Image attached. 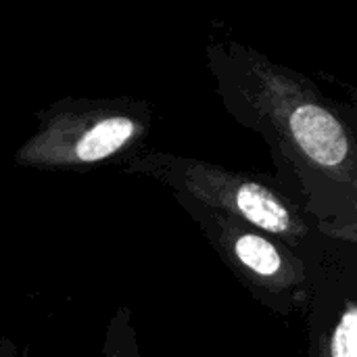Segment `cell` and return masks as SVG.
I'll return each instance as SVG.
<instances>
[{
	"label": "cell",
	"mask_w": 357,
	"mask_h": 357,
	"mask_svg": "<svg viewBox=\"0 0 357 357\" xmlns=\"http://www.w3.org/2000/svg\"><path fill=\"white\" fill-rule=\"evenodd\" d=\"M305 320V357H357V245H324L314 261Z\"/></svg>",
	"instance_id": "5b68a950"
},
{
	"label": "cell",
	"mask_w": 357,
	"mask_h": 357,
	"mask_svg": "<svg viewBox=\"0 0 357 357\" xmlns=\"http://www.w3.org/2000/svg\"><path fill=\"white\" fill-rule=\"evenodd\" d=\"M0 357H31L27 345L15 343L10 337H0Z\"/></svg>",
	"instance_id": "52a82bcc"
},
{
	"label": "cell",
	"mask_w": 357,
	"mask_h": 357,
	"mask_svg": "<svg viewBox=\"0 0 357 357\" xmlns=\"http://www.w3.org/2000/svg\"><path fill=\"white\" fill-rule=\"evenodd\" d=\"M105 357H142L138 333L128 305H119L111 316L105 333Z\"/></svg>",
	"instance_id": "8992f818"
},
{
	"label": "cell",
	"mask_w": 357,
	"mask_h": 357,
	"mask_svg": "<svg viewBox=\"0 0 357 357\" xmlns=\"http://www.w3.org/2000/svg\"><path fill=\"white\" fill-rule=\"evenodd\" d=\"M174 199L259 305L280 318H291L297 312L305 314L312 295L314 261H307L289 245L261 230L190 199Z\"/></svg>",
	"instance_id": "277c9868"
},
{
	"label": "cell",
	"mask_w": 357,
	"mask_h": 357,
	"mask_svg": "<svg viewBox=\"0 0 357 357\" xmlns=\"http://www.w3.org/2000/svg\"><path fill=\"white\" fill-rule=\"evenodd\" d=\"M205 56L222 107L266 140L276 184L324 238L357 245L356 113L247 44L213 40Z\"/></svg>",
	"instance_id": "6da1fadb"
},
{
	"label": "cell",
	"mask_w": 357,
	"mask_h": 357,
	"mask_svg": "<svg viewBox=\"0 0 357 357\" xmlns=\"http://www.w3.org/2000/svg\"><path fill=\"white\" fill-rule=\"evenodd\" d=\"M38 128L15 151V165L38 172H90L144 149L155 111L134 96H63L33 113Z\"/></svg>",
	"instance_id": "3957f363"
},
{
	"label": "cell",
	"mask_w": 357,
	"mask_h": 357,
	"mask_svg": "<svg viewBox=\"0 0 357 357\" xmlns=\"http://www.w3.org/2000/svg\"><path fill=\"white\" fill-rule=\"evenodd\" d=\"M123 174L144 176L169 188L174 197L190 199L241 224L261 230L307 261H316L328 238L276 184L272 174L230 169L205 159L167 151L142 149L121 165Z\"/></svg>",
	"instance_id": "7a4b0ae2"
}]
</instances>
